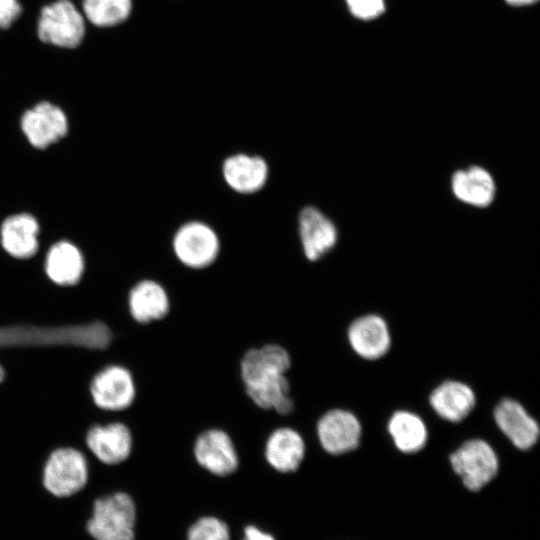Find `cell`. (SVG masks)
Here are the masks:
<instances>
[{
    "label": "cell",
    "instance_id": "cell-22",
    "mask_svg": "<svg viewBox=\"0 0 540 540\" xmlns=\"http://www.w3.org/2000/svg\"><path fill=\"white\" fill-rule=\"evenodd\" d=\"M249 398L260 408L288 415L293 410L290 386L285 375L265 379L245 386Z\"/></svg>",
    "mask_w": 540,
    "mask_h": 540
},
{
    "label": "cell",
    "instance_id": "cell-6",
    "mask_svg": "<svg viewBox=\"0 0 540 540\" xmlns=\"http://www.w3.org/2000/svg\"><path fill=\"white\" fill-rule=\"evenodd\" d=\"M454 471L464 485L477 491L486 485L498 471V458L493 448L484 440L465 442L450 456Z\"/></svg>",
    "mask_w": 540,
    "mask_h": 540
},
{
    "label": "cell",
    "instance_id": "cell-3",
    "mask_svg": "<svg viewBox=\"0 0 540 540\" xmlns=\"http://www.w3.org/2000/svg\"><path fill=\"white\" fill-rule=\"evenodd\" d=\"M37 32L45 43L75 48L84 37L85 21L70 0H57L41 10Z\"/></svg>",
    "mask_w": 540,
    "mask_h": 540
},
{
    "label": "cell",
    "instance_id": "cell-26",
    "mask_svg": "<svg viewBox=\"0 0 540 540\" xmlns=\"http://www.w3.org/2000/svg\"><path fill=\"white\" fill-rule=\"evenodd\" d=\"M350 14L362 21L379 18L386 10L385 0H344Z\"/></svg>",
    "mask_w": 540,
    "mask_h": 540
},
{
    "label": "cell",
    "instance_id": "cell-8",
    "mask_svg": "<svg viewBox=\"0 0 540 540\" xmlns=\"http://www.w3.org/2000/svg\"><path fill=\"white\" fill-rule=\"evenodd\" d=\"M20 127L34 148L45 149L66 136L69 124L59 106L42 101L24 112Z\"/></svg>",
    "mask_w": 540,
    "mask_h": 540
},
{
    "label": "cell",
    "instance_id": "cell-16",
    "mask_svg": "<svg viewBox=\"0 0 540 540\" xmlns=\"http://www.w3.org/2000/svg\"><path fill=\"white\" fill-rule=\"evenodd\" d=\"M44 271L56 286L72 287L84 277L85 262L81 251L69 241H59L48 250Z\"/></svg>",
    "mask_w": 540,
    "mask_h": 540
},
{
    "label": "cell",
    "instance_id": "cell-7",
    "mask_svg": "<svg viewBox=\"0 0 540 540\" xmlns=\"http://www.w3.org/2000/svg\"><path fill=\"white\" fill-rule=\"evenodd\" d=\"M85 445L100 462L117 465L131 455L134 437L130 427L117 420L91 426L85 435Z\"/></svg>",
    "mask_w": 540,
    "mask_h": 540
},
{
    "label": "cell",
    "instance_id": "cell-23",
    "mask_svg": "<svg viewBox=\"0 0 540 540\" xmlns=\"http://www.w3.org/2000/svg\"><path fill=\"white\" fill-rule=\"evenodd\" d=\"M395 446L404 453L422 449L427 441V429L422 419L408 411L395 412L388 423Z\"/></svg>",
    "mask_w": 540,
    "mask_h": 540
},
{
    "label": "cell",
    "instance_id": "cell-15",
    "mask_svg": "<svg viewBox=\"0 0 540 540\" xmlns=\"http://www.w3.org/2000/svg\"><path fill=\"white\" fill-rule=\"evenodd\" d=\"M291 365L289 353L280 345L268 344L246 352L241 360L240 374L246 385L285 375Z\"/></svg>",
    "mask_w": 540,
    "mask_h": 540
},
{
    "label": "cell",
    "instance_id": "cell-21",
    "mask_svg": "<svg viewBox=\"0 0 540 540\" xmlns=\"http://www.w3.org/2000/svg\"><path fill=\"white\" fill-rule=\"evenodd\" d=\"M452 190L460 201L476 207H486L494 199L495 184L487 170L472 166L453 174Z\"/></svg>",
    "mask_w": 540,
    "mask_h": 540
},
{
    "label": "cell",
    "instance_id": "cell-2",
    "mask_svg": "<svg viewBox=\"0 0 540 540\" xmlns=\"http://www.w3.org/2000/svg\"><path fill=\"white\" fill-rule=\"evenodd\" d=\"M87 480L86 456L73 447L53 450L44 463L42 484L54 497L66 498L79 493L86 486Z\"/></svg>",
    "mask_w": 540,
    "mask_h": 540
},
{
    "label": "cell",
    "instance_id": "cell-5",
    "mask_svg": "<svg viewBox=\"0 0 540 540\" xmlns=\"http://www.w3.org/2000/svg\"><path fill=\"white\" fill-rule=\"evenodd\" d=\"M220 242L216 232L200 221L183 224L173 237V251L185 266L202 269L211 265L217 258Z\"/></svg>",
    "mask_w": 540,
    "mask_h": 540
},
{
    "label": "cell",
    "instance_id": "cell-4",
    "mask_svg": "<svg viewBox=\"0 0 540 540\" xmlns=\"http://www.w3.org/2000/svg\"><path fill=\"white\" fill-rule=\"evenodd\" d=\"M94 404L105 411L121 412L133 405L137 388L127 367L112 364L97 372L89 385Z\"/></svg>",
    "mask_w": 540,
    "mask_h": 540
},
{
    "label": "cell",
    "instance_id": "cell-10",
    "mask_svg": "<svg viewBox=\"0 0 540 540\" xmlns=\"http://www.w3.org/2000/svg\"><path fill=\"white\" fill-rule=\"evenodd\" d=\"M317 435L326 452L339 455L358 446L361 426L352 413L342 409H334L325 413L318 421Z\"/></svg>",
    "mask_w": 540,
    "mask_h": 540
},
{
    "label": "cell",
    "instance_id": "cell-27",
    "mask_svg": "<svg viewBox=\"0 0 540 540\" xmlns=\"http://www.w3.org/2000/svg\"><path fill=\"white\" fill-rule=\"evenodd\" d=\"M20 13L21 5L18 0H0V28L11 26Z\"/></svg>",
    "mask_w": 540,
    "mask_h": 540
},
{
    "label": "cell",
    "instance_id": "cell-11",
    "mask_svg": "<svg viewBox=\"0 0 540 540\" xmlns=\"http://www.w3.org/2000/svg\"><path fill=\"white\" fill-rule=\"evenodd\" d=\"M299 235L303 252L310 261L324 256L337 241V230L333 222L312 206L300 212Z\"/></svg>",
    "mask_w": 540,
    "mask_h": 540
},
{
    "label": "cell",
    "instance_id": "cell-1",
    "mask_svg": "<svg viewBox=\"0 0 540 540\" xmlns=\"http://www.w3.org/2000/svg\"><path fill=\"white\" fill-rule=\"evenodd\" d=\"M137 506L133 497L117 491L96 498L85 529L93 540H135Z\"/></svg>",
    "mask_w": 540,
    "mask_h": 540
},
{
    "label": "cell",
    "instance_id": "cell-30",
    "mask_svg": "<svg viewBox=\"0 0 540 540\" xmlns=\"http://www.w3.org/2000/svg\"><path fill=\"white\" fill-rule=\"evenodd\" d=\"M4 375H5L4 369H3L2 366L0 365V382L3 380Z\"/></svg>",
    "mask_w": 540,
    "mask_h": 540
},
{
    "label": "cell",
    "instance_id": "cell-17",
    "mask_svg": "<svg viewBox=\"0 0 540 540\" xmlns=\"http://www.w3.org/2000/svg\"><path fill=\"white\" fill-rule=\"evenodd\" d=\"M127 307L131 318L138 324H148L164 318L170 302L166 290L158 282L145 279L129 291Z\"/></svg>",
    "mask_w": 540,
    "mask_h": 540
},
{
    "label": "cell",
    "instance_id": "cell-29",
    "mask_svg": "<svg viewBox=\"0 0 540 540\" xmlns=\"http://www.w3.org/2000/svg\"><path fill=\"white\" fill-rule=\"evenodd\" d=\"M504 2L511 7L522 8L532 6L537 3L538 0H504Z\"/></svg>",
    "mask_w": 540,
    "mask_h": 540
},
{
    "label": "cell",
    "instance_id": "cell-14",
    "mask_svg": "<svg viewBox=\"0 0 540 540\" xmlns=\"http://www.w3.org/2000/svg\"><path fill=\"white\" fill-rule=\"evenodd\" d=\"M494 418L500 430L519 449L531 448L539 438L538 423L515 400L504 399L495 408Z\"/></svg>",
    "mask_w": 540,
    "mask_h": 540
},
{
    "label": "cell",
    "instance_id": "cell-25",
    "mask_svg": "<svg viewBox=\"0 0 540 540\" xmlns=\"http://www.w3.org/2000/svg\"><path fill=\"white\" fill-rule=\"evenodd\" d=\"M188 540H230L229 529L217 518L203 517L189 529Z\"/></svg>",
    "mask_w": 540,
    "mask_h": 540
},
{
    "label": "cell",
    "instance_id": "cell-13",
    "mask_svg": "<svg viewBox=\"0 0 540 540\" xmlns=\"http://www.w3.org/2000/svg\"><path fill=\"white\" fill-rule=\"evenodd\" d=\"M222 175L232 190L242 194H251L259 191L266 184L269 168L260 156L238 153L224 160Z\"/></svg>",
    "mask_w": 540,
    "mask_h": 540
},
{
    "label": "cell",
    "instance_id": "cell-9",
    "mask_svg": "<svg viewBox=\"0 0 540 540\" xmlns=\"http://www.w3.org/2000/svg\"><path fill=\"white\" fill-rule=\"evenodd\" d=\"M194 456L204 469L227 476L238 467V454L230 436L221 429L202 432L194 444Z\"/></svg>",
    "mask_w": 540,
    "mask_h": 540
},
{
    "label": "cell",
    "instance_id": "cell-24",
    "mask_svg": "<svg viewBox=\"0 0 540 540\" xmlns=\"http://www.w3.org/2000/svg\"><path fill=\"white\" fill-rule=\"evenodd\" d=\"M131 9V0H83L86 18L99 27L114 26L123 22Z\"/></svg>",
    "mask_w": 540,
    "mask_h": 540
},
{
    "label": "cell",
    "instance_id": "cell-19",
    "mask_svg": "<svg viewBox=\"0 0 540 540\" xmlns=\"http://www.w3.org/2000/svg\"><path fill=\"white\" fill-rule=\"evenodd\" d=\"M305 455L301 435L289 427L274 430L265 444V458L277 471L293 472L298 469Z\"/></svg>",
    "mask_w": 540,
    "mask_h": 540
},
{
    "label": "cell",
    "instance_id": "cell-12",
    "mask_svg": "<svg viewBox=\"0 0 540 540\" xmlns=\"http://www.w3.org/2000/svg\"><path fill=\"white\" fill-rule=\"evenodd\" d=\"M39 223L29 213L7 217L0 227V243L4 251L16 259L33 257L39 247Z\"/></svg>",
    "mask_w": 540,
    "mask_h": 540
},
{
    "label": "cell",
    "instance_id": "cell-28",
    "mask_svg": "<svg viewBox=\"0 0 540 540\" xmlns=\"http://www.w3.org/2000/svg\"><path fill=\"white\" fill-rule=\"evenodd\" d=\"M243 540H275L274 537L265 533L255 526H248L245 529Z\"/></svg>",
    "mask_w": 540,
    "mask_h": 540
},
{
    "label": "cell",
    "instance_id": "cell-20",
    "mask_svg": "<svg viewBox=\"0 0 540 540\" xmlns=\"http://www.w3.org/2000/svg\"><path fill=\"white\" fill-rule=\"evenodd\" d=\"M475 402L472 389L458 381H446L430 395V404L434 411L450 422L464 419L474 408Z\"/></svg>",
    "mask_w": 540,
    "mask_h": 540
},
{
    "label": "cell",
    "instance_id": "cell-18",
    "mask_svg": "<svg viewBox=\"0 0 540 540\" xmlns=\"http://www.w3.org/2000/svg\"><path fill=\"white\" fill-rule=\"evenodd\" d=\"M348 339L353 350L369 360L382 357L390 347L388 327L377 315L356 319L349 327Z\"/></svg>",
    "mask_w": 540,
    "mask_h": 540
}]
</instances>
